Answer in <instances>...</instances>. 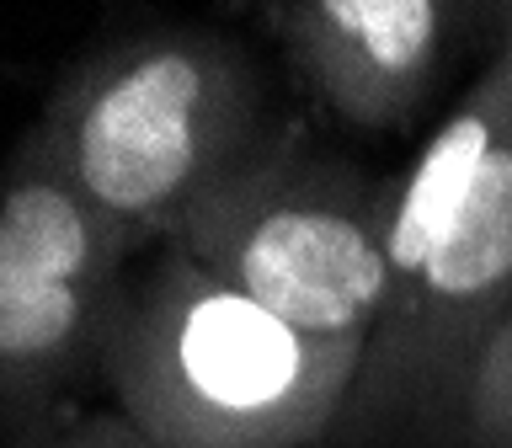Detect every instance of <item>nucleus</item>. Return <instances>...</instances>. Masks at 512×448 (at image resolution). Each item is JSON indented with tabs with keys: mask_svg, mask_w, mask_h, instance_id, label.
<instances>
[{
	"mask_svg": "<svg viewBox=\"0 0 512 448\" xmlns=\"http://www.w3.org/2000/svg\"><path fill=\"white\" fill-rule=\"evenodd\" d=\"M512 315V59L390 176V288L326 448H454L470 379Z\"/></svg>",
	"mask_w": 512,
	"mask_h": 448,
	"instance_id": "nucleus-1",
	"label": "nucleus"
},
{
	"mask_svg": "<svg viewBox=\"0 0 512 448\" xmlns=\"http://www.w3.org/2000/svg\"><path fill=\"white\" fill-rule=\"evenodd\" d=\"M288 128L251 48L182 22L86 54L54 86L32 134L134 246H171Z\"/></svg>",
	"mask_w": 512,
	"mask_h": 448,
	"instance_id": "nucleus-2",
	"label": "nucleus"
},
{
	"mask_svg": "<svg viewBox=\"0 0 512 448\" xmlns=\"http://www.w3.org/2000/svg\"><path fill=\"white\" fill-rule=\"evenodd\" d=\"M363 347L320 342L182 246L134 278L102 384L155 448H326Z\"/></svg>",
	"mask_w": 512,
	"mask_h": 448,
	"instance_id": "nucleus-3",
	"label": "nucleus"
},
{
	"mask_svg": "<svg viewBox=\"0 0 512 448\" xmlns=\"http://www.w3.org/2000/svg\"><path fill=\"white\" fill-rule=\"evenodd\" d=\"M128 240L38 134L0 171V432L43 448L75 422L107 368V347L128 299Z\"/></svg>",
	"mask_w": 512,
	"mask_h": 448,
	"instance_id": "nucleus-4",
	"label": "nucleus"
},
{
	"mask_svg": "<svg viewBox=\"0 0 512 448\" xmlns=\"http://www.w3.org/2000/svg\"><path fill=\"white\" fill-rule=\"evenodd\" d=\"M171 246L288 326L368 347L390 288V176L374 182L288 128Z\"/></svg>",
	"mask_w": 512,
	"mask_h": 448,
	"instance_id": "nucleus-5",
	"label": "nucleus"
},
{
	"mask_svg": "<svg viewBox=\"0 0 512 448\" xmlns=\"http://www.w3.org/2000/svg\"><path fill=\"white\" fill-rule=\"evenodd\" d=\"M448 0H272L262 22L320 107L352 128H411L464 32Z\"/></svg>",
	"mask_w": 512,
	"mask_h": 448,
	"instance_id": "nucleus-6",
	"label": "nucleus"
},
{
	"mask_svg": "<svg viewBox=\"0 0 512 448\" xmlns=\"http://www.w3.org/2000/svg\"><path fill=\"white\" fill-rule=\"evenodd\" d=\"M454 448H512V315L491 336L459 411Z\"/></svg>",
	"mask_w": 512,
	"mask_h": 448,
	"instance_id": "nucleus-7",
	"label": "nucleus"
},
{
	"mask_svg": "<svg viewBox=\"0 0 512 448\" xmlns=\"http://www.w3.org/2000/svg\"><path fill=\"white\" fill-rule=\"evenodd\" d=\"M43 448H155L134 422H123L118 411H80L64 432H54Z\"/></svg>",
	"mask_w": 512,
	"mask_h": 448,
	"instance_id": "nucleus-8",
	"label": "nucleus"
},
{
	"mask_svg": "<svg viewBox=\"0 0 512 448\" xmlns=\"http://www.w3.org/2000/svg\"><path fill=\"white\" fill-rule=\"evenodd\" d=\"M491 59H512V6L496 11V54Z\"/></svg>",
	"mask_w": 512,
	"mask_h": 448,
	"instance_id": "nucleus-9",
	"label": "nucleus"
}]
</instances>
